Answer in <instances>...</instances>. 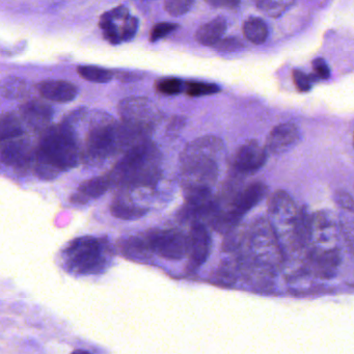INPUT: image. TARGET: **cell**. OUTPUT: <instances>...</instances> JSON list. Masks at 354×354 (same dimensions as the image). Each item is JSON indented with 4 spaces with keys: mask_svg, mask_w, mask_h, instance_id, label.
<instances>
[{
    "mask_svg": "<svg viewBox=\"0 0 354 354\" xmlns=\"http://www.w3.org/2000/svg\"><path fill=\"white\" fill-rule=\"evenodd\" d=\"M225 155V144L217 136H201L190 142L180 156L183 189H213L221 175V165Z\"/></svg>",
    "mask_w": 354,
    "mask_h": 354,
    "instance_id": "cell-1",
    "label": "cell"
},
{
    "mask_svg": "<svg viewBox=\"0 0 354 354\" xmlns=\"http://www.w3.org/2000/svg\"><path fill=\"white\" fill-rule=\"evenodd\" d=\"M36 174L43 180H53L61 171L77 167L80 153L74 126L64 121L47 127L35 152Z\"/></svg>",
    "mask_w": 354,
    "mask_h": 354,
    "instance_id": "cell-2",
    "label": "cell"
},
{
    "mask_svg": "<svg viewBox=\"0 0 354 354\" xmlns=\"http://www.w3.org/2000/svg\"><path fill=\"white\" fill-rule=\"evenodd\" d=\"M160 162L156 145L144 140L128 149L109 176L113 185L126 189L152 188L160 177Z\"/></svg>",
    "mask_w": 354,
    "mask_h": 354,
    "instance_id": "cell-3",
    "label": "cell"
},
{
    "mask_svg": "<svg viewBox=\"0 0 354 354\" xmlns=\"http://www.w3.org/2000/svg\"><path fill=\"white\" fill-rule=\"evenodd\" d=\"M130 148L129 140L121 123L104 111H96L88 122L86 155L88 161L97 162Z\"/></svg>",
    "mask_w": 354,
    "mask_h": 354,
    "instance_id": "cell-4",
    "label": "cell"
},
{
    "mask_svg": "<svg viewBox=\"0 0 354 354\" xmlns=\"http://www.w3.org/2000/svg\"><path fill=\"white\" fill-rule=\"evenodd\" d=\"M119 115L122 125L142 140H149L162 119L158 107L150 99L140 96L123 99L119 104Z\"/></svg>",
    "mask_w": 354,
    "mask_h": 354,
    "instance_id": "cell-5",
    "label": "cell"
},
{
    "mask_svg": "<svg viewBox=\"0 0 354 354\" xmlns=\"http://www.w3.org/2000/svg\"><path fill=\"white\" fill-rule=\"evenodd\" d=\"M106 245L95 237H80L66 248L68 268L78 274H95L106 264Z\"/></svg>",
    "mask_w": 354,
    "mask_h": 354,
    "instance_id": "cell-6",
    "label": "cell"
},
{
    "mask_svg": "<svg viewBox=\"0 0 354 354\" xmlns=\"http://www.w3.org/2000/svg\"><path fill=\"white\" fill-rule=\"evenodd\" d=\"M279 238L270 223L265 221H257L250 233L252 254L262 266L272 268L279 261L281 248Z\"/></svg>",
    "mask_w": 354,
    "mask_h": 354,
    "instance_id": "cell-7",
    "label": "cell"
},
{
    "mask_svg": "<svg viewBox=\"0 0 354 354\" xmlns=\"http://www.w3.org/2000/svg\"><path fill=\"white\" fill-rule=\"evenodd\" d=\"M146 239L151 252L167 260H182L188 254V236L178 230H155Z\"/></svg>",
    "mask_w": 354,
    "mask_h": 354,
    "instance_id": "cell-8",
    "label": "cell"
},
{
    "mask_svg": "<svg viewBox=\"0 0 354 354\" xmlns=\"http://www.w3.org/2000/svg\"><path fill=\"white\" fill-rule=\"evenodd\" d=\"M268 213L270 216V225H283L293 229L295 234L296 223H297L298 213L295 203L291 196L283 192L277 190L268 201Z\"/></svg>",
    "mask_w": 354,
    "mask_h": 354,
    "instance_id": "cell-9",
    "label": "cell"
},
{
    "mask_svg": "<svg viewBox=\"0 0 354 354\" xmlns=\"http://www.w3.org/2000/svg\"><path fill=\"white\" fill-rule=\"evenodd\" d=\"M211 237L208 230L200 221H194L188 235V254L189 266L198 269L206 262L210 254Z\"/></svg>",
    "mask_w": 354,
    "mask_h": 354,
    "instance_id": "cell-10",
    "label": "cell"
},
{
    "mask_svg": "<svg viewBox=\"0 0 354 354\" xmlns=\"http://www.w3.org/2000/svg\"><path fill=\"white\" fill-rule=\"evenodd\" d=\"M34 155L30 142L20 138L3 142L0 149V161L16 169H26L34 160Z\"/></svg>",
    "mask_w": 354,
    "mask_h": 354,
    "instance_id": "cell-11",
    "label": "cell"
},
{
    "mask_svg": "<svg viewBox=\"0 0 354 354\" xmlns=\"http://www.w3.org/2000/svg\"><path fill=\"white\" fill-rule=\"evenodd\" d=\"M266 160V148L260 146L257 140H250L238 149L234 158V167L240 173H254L262 169Z\"/></svg>",
    "mask_w": 354,
    "mask_h": 354,
    "instance_id": "cell-12",
    "label": "cell"
},
{
    "mask_svg": "<svg viewBox=\"0 0 354 354\" xmlns=\"http://www.w3.org/2000/svg\"><path fill=\"white\" fill-rule=\"evenodd\" d=\"M300 138L297 126L292 123H283L275 126L266 140V150L279 155L293 148Z\"/></svg>",
    "mask_w": 354,
    "mask_h": 354,
    "instance_id": "cell-13",
    "label": "cell"
},
{
    "mask_svg": "<svg viewBox=\"0 0 354 354\" xmlns=\"http://www.w3.org/2000/svg\"><path fill=\"white\" fill-rule=\"evenodd\" d=\"M267 192V186L262 182L250 184L234 198L229 210L237 216L242 217L266 196Z\"/></svg>",
    "mask_w": 354,
    "mask_h": 354,
    "instance_id": "cell-14",
    "label": "cell"
},
{
    "mask_svg": "<svg viewBox=\"0 0 354 354\" xmlns=\"http://www.w3.org/2000/svg\"><path fill=\"white\" fill-rule=\"evenodd\" d=\"M41 96L46 100L57 103H68L77 97L78 88L67 80H47L38 84Z\"/></svg>",
    "mask_w": 354,
    "mask_h": 354,
    "instance_id": "cell-15",
    "label": "cell"
},
{
    "mask_svg": "<svg viewBox=\"0 0 354 354\" xmlns=\"http://www.w3.org/2000/svg\"><path fill=\"white\" fill-rule=\"evenodd\" d=\"M20 113L26 124L36 130L46 129L53 118V107L39 100L24 103L20 107Z\"/></svg>",
    "mask_w": 354,
    "mask_h": 354,
    "instance_id": "cell-16",
    "label": "cell"
},
{
    "mask_svg": "<svg viewBox=\"0 0 354 354\" xmlns=\"http://www.w3.org/2000/svg\"><path fill=\"white\" fill-rule=\"evenodd\" d=\"M111 186L113 183L109 175L92 178L80 184L77 192L72 194L71 202L74 204H86L92 198H98L106 194Z\"/></svg>",
    "mask_w": 354,
    "mask_h": 354,
    "instance_id": "cell-17",
    "label": "cell"
},
{
    "mask_svg": "<svg viewBox=\"0 0 354 354\" xmlns=\"http://www.w3.org/2000/svg\"><path fill=\"white\" fill-rule=\"evenodd\" d=\"M227 20L225 17L214 18L203 24L196 32V40L204 46L213 47L225 35L227 30Z\"/></svg>",
    "mask_w": 354,
    "mask_h": 354,
    "instance_id": "cell-18",
    "label": "cell"
},
{
    "mask_svg": "<svg viewBox=\"0 0 354 354\" xmlns=\"http://www.w3.org/2000/svg\"><path fill=\"white\" fill-rule=\"evenodd\" d=\"M146 207L138 206L129 196H118L111 206V212L115 218L136 221L148 213Z\"/></svg>",
    "mask_w": 354,
    "mask_h": 354,
    "instance_id": "cell-19",
    "label": "cell"
},
{
    "mask_svg": "<svg viewBox=\"0 0 354 354\" xmlns=\"http://www.w3.org/2000/svg\"><path fill=\"white\" fill-rule=\"evenodd\" d=\"M30 86L24 78L9 76L0 82V96L11 100L26 98L30 95Z\"/></svg>",
    "mask_w": 354,
    "mask_h": 354,
    "instance_id": "cell-20",
    "label": "cell"
},
{
    "mask_svg": "<svg viewBox=\"0 0 354 354\" xmlns=\"http://www.w3.org/2000/svg\"><path fill=\"white\" fill-rule=\"evenodd\" d=\"M246 40L254 45L264 44L269 36L268 26L260 18L250 17L242 26Z\"/></svg>",
    "mask_w": 354,
    "mask_h": 354,
    "instance_id": "cell-21",
    "label": "cell"
},
{
    "mask_svg": "<svg viewBox=\"0 0 354 354\" xmlns=\"http://www.w3.org/2000/svg\"><path fill=\"white\" fill-rule=\"evenodd\" d=\"M122 248H123L124 254L131 258L132 260L146 261L148 260L149 256L153 254L149 248L146 236L129 238L124 242Z\"/></svg>",
    "mask_w": 354,
    "mask_h": 354,
    "instance_id": "cell-22",
    "label": "cell"
},
{
    "mask_svg": "<svg viewBox=\"0 0 354 354\" xmlns=\"http://www.w3.org/2000/svg\"><path fill=\"white\" fill-rule=\"evenodd\" d=\"M24 133L21 123L14 113H6L0 118V142L20 138Z\"/></svg>",
    "mask_w": 354,
    "mask_h": 354,
    "instance_id": "cell-23",
    "label": "cell"
},
{
    "mask_svg": "<svg viewBox=\"0 0 354 354\" xmlns=\"http://www.w3.org/2000/svg\"><path fill=\"white\" fill-rule=\"evenodd\" d=\"M77 73L84 80L95 84H107L115 77V72L111 70L93 65L78 66Z\"/></svg>",
    "mask_w": 354,
    "mask_h": 354,
    "instance_id": "cell-24",
    "label": "cell"
},
{
    "mask_svg": "<svg viewBox=\"0 0 354 354\" xmlns=\"http://www.w3.org/2000/svg\"><path fill=\"white\" fill-rule=\"evenodd\" d=\"M99 26L102 30L104 38L109 41L111 44L117 45L122 42L121 32L120 26H118L117 21L111 18L109 12L103 14L99 21Z\"/></svg>",
    "mask_w": 354,
    "mask_h": 354,
    "instance_id": "cell-25",
    "label": "cell"
},
{
    "mask_svg": "<svg viewBox=\"0 0 354 354\" xmlns=\"http://www.w3.org/2000/svg\"><path fill=\"white\" fill-rule=\"evenodd\" d=\"M237 281L235 271L233 267L227 263L218 267L211 277V283L221 287H232Z\"/></svg>",
    "mask_w": 354,
    "mask_h": 354,
    "instance_id": "cell-26",
    "label": "cell"
},
{
    "mask_svg": "<svg viewBox=\"0 0 354 354\" xmlns=\"http://www.w3.org/2000/svg\"><path fill=\"white\" fill-rule=\"evenodd\" d=\"M186 94L192 98H198V97L210 96L215 95L221 91L217 84H209V82H190L184 86Z\"/></svg>",
    "mask_w": 354,
    "mask_h": 354,
    "instance_id": "cell-27",
    "label": "cell"
},
{
    "mask_svg": "<svg viewBox=\"0 0 354 354\" xmlns=\"http://www.w3.org/2000/svg\"><path fill=\"white\" fill-rule=\"evenodd\" d=\"M184 82L179 78L167 77L156 82L157 92L165 96H175L184 90Z\"/></svg>",
    "mask_w": 354,
    "mask_h": 354,
    "instance_id": "cell-28",
    "label": "cell"
},
{
    "mask_svg": "<svg viewBox=\"0 0 354 354\" xmlns=\"http://www.w3.org/2000/svg\"><path fill=\"white\" fill-rule=\"evenodd\" d=\"M194 5V0H165V9L174 17L185 15Z\"/></svg>",
    "mask_w": 354,
    "mask_h": 354,
    "instance_id": "cell-29",
    "label": "cell"
},
{
    "mask_svg": "<svg viewBox=\"0 0 354 354\" xmlns=\"http://www.w3.org/2000/svg\"><path fill=\"white\" fill-rule=\"evenodd\" d=\"M178 28H179V26L177 24H171V22H160V24H155L150 32V41L153 43L157 42V41L169 36Z\"/></svg>",
    "mask_w": 354,
    "mask_h": 354,
    "instance_id": "cell-30",
    "label": "cell"
},
{
    "mask_svg": "<svg viewBox=\"0 0 354 354\" xmlns=\"http://www.w3.org/2000/svg\"><path fill=\"white\" fill-rule=\"evenodd\" d=\"M259 7L269 16L277 17V16L281 15L283 11H286L288 3H286L283 0H261L259 3Z\"/></svg>",
    "mask_w": 354,
    "mask_h": 354,
    "instance_id": "cell-31",
    "label": "cell"
},
{
    "mask_svg": "<svg viewBox=\"0 0 354 354\" xmlns=\"http://www.w3.org/2000/svg\"><path fill=\"white\" fill-rule=\"evenodd\" d=\"M138 30V18L129 16L121 26V39L122 42H128L136 37Z\"/></svg>",
    "mask_w": 354,
    "mask_h": 354,
    "instance_id": "cell-32",
    "label": "cell"
},
{
    "mask_svg": "<svg viewBox=\"0 0 354 354\" xmlns=\"http://www.w3.org/2000/svg\"><path fill=\"white\" fill-rule=\"evenodd\" d=\"M214 48L219 51H227V53H233V51H238L243 48L244 45L242 41L238 38H221L216 44L214 45Z\"/></svg>",
    "mask_w": 354,
    "mask_h": 354,
    "instance_id": "cell-33",
    "label": "cell"
},
{
    "mask_svg": "<svg viewBox=\"0 0 354 354\" xmlns=\"http://www.w3.org/2000/svg\"><path fill=\"white\" fill-rule=\"evenodd\" d=\"M292 78H293L294 84L300 92H308L312 88V80L300 70H294L292 72Z\"/></svg>",
    "mask_w": 354,
    "mask_h": 354,
    "instance_id": "cell-34",
    "label": "cell"
},
{
    "mask_svg": "<svg viewBox=\"0 0 354 354\" xmlns=\"http://www.w3.org/2000/svg\"><path fill=\"white\" fill-rule=\"evenodd\" d=\"M335 201L341 208L345 209L349 212H353V198L349 192H345V190H337L335 194Z\"/></svg>",
    "mask_w": 354,
    "mask_h": 354,
    "instance_id": "cell-35",
    "label": "cell"
},
{
    "mask_svg": "<svg viewBox=\"0 0 354 354\" xmlns=\"http://www.w3.org/2000/svg\"><path fill=\"white\" fill-rule=\"evenodd\" d=\"M313 67H314L315 75L320 80H328L330 77V70L324 59H315L313 62Z\"/></svg>",
    "mask_w": 354,
    "mask_h": 354,
    "instance_id": "cell-36",
    "label": "cell"
},
{
    "mask_svg": "<svg viewBox=\"0 0 354 354\" xmlns=\"http://www.w3.org/2000/svg\"><path fill=\"white\" fill-rule=\"evenodd\" d=\"M204 1L211 7L225 8V9H236L240 6V0H204Z\"/></svg>",
    "mask_w": 354,
    "mask_h": 354,
    "instance_id": "cell-37",
    "label": "cell"
},
{
    "mask_svg": "<svg viewBox=\"0 0 354 354\" xmlns=\"http://www.w3.org/2000/svg\"><path fill=\"white\" fill-rule=\"evenodd\" d=\"M185 125V120L183 118L177 117L176 119L173 120V122H171L169 127H167V133L169 136H174L175 133H179L180 130L184 127Z\"/></svg>",
    "mask_w": 354,
    "mask_h": 354,
    "instance_id": "cell-38",
    "label": "cell"
}]
</instances>
